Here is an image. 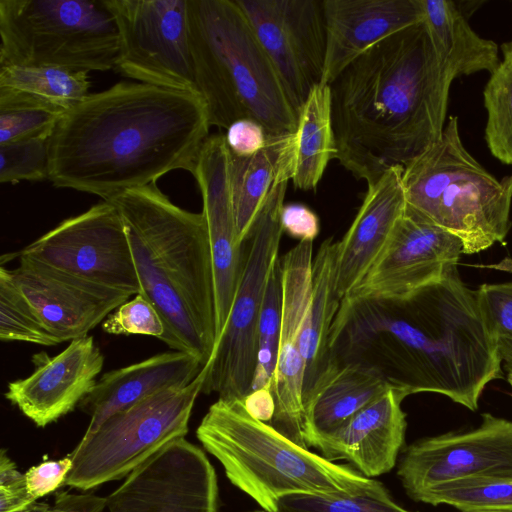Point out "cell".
I'll list each match as a JSON object with an SVG mask.
<instances>
[{
	"mask_svg": "<svg viewBox=\"0 0 512 512\" xmlns=\"http://www.w3.org/2000/svg\"><path fill=\"white\" fill-rule=\"evenodd\" d=\"M329 350L375 369L407 396L438 393L472 411L487 384L503 378L478 291L457 266L403 299L340 303Z\"/></svg>",
	"mask_w": 512,
	"mask_h": 512,
	"instance_id": "1",
	"label": "cell"
},
{
	"mask_svg": "<svg viewBox=\"0 0 512 512\" xmlns=\"http://www.w3.org/2000/svg\"><path fill=\"white\" fill-rule=\"evenodd\" d=\"M210 127L199 95L117 83L63 115L48 139V179L107 201L173 170L193 174Z\"/></svg>",
	"mask_w": 512,
	"mask_h": 512,
	"instance_id": "2",
	"label": "cell"
},
{
	"mask_svg": "<svg viewBox=\"0 0 512 512\" xmlns=\"http://www.w3.org/2000/svg\"><path fill=\"white\" fill-rule=\"evenodd\" d=\"M454 79L424 20L377 43L329 84L334 159L367 185L406 165L440 139Z\"/></svg>",
	"mask_w": 512,
	"mask_h": 512,
	"instance_id": "3",
	"label": "cell"
},
{
	"mask_svg": "<svg viewBox=\"0 0 512 512\" xmlns=\"http://www.w3.org/2000/svg\"><path fill=\"white\" fill-rule=\"evenodd\" d=\"M119 211L141 295L165 327L160 339L205 367L216 347L215 282L203 213L180 208L154 184L107 200Z\"/></svg>",
	"mask_w": 512,
	"mask_h": 512,
	"instance_id": "4",
	"label": "cell"
},
{
	"mask_svg": "<svg viewBox=\"0 0 512 512\" xmlns=\"http://www.w3.org/2000/svg\"><path fill=\"white\" fill-rule=\"evenodd\" d=\"M196 435L229 481L267 512L293 493L391 498L381 482L327 460L256 420L239 399L214 402Z\"/></svg>",
	"mask_w": 512,
	"mask_h": 512,
	"instance_id": "5",
	"label": "cell"
},
{
	"mask_svg": "<svg viewBox=\"0 0 512 512\" xmlns=\"http://www.w3.org/2000/svg\"><path fill=\"white\" fill-rule=\"evenodd\" d=\"M195 81L211 126L240 119L270 136L292 134L297 114L276 70L235 0H188Z\"/></svg>",
	"mask_w": 512,
	"mask_h": 512,
	"instance_id": "6",
	"label": "cell"
},
{
	"mask_svg": "<svg viewBox=\"0 0 512 512\" xmlns=\"http://www.w3.org/2000/svg\"><path fill=\"white\" fill-rule=\"evenodd\" d=\"M402 183L407 206L458 237L464 254L503 242L509 231L512 174L497 179L467 151L457 116L403 166Z\"/></svg>",
	"mask_w": 512,
	"mask_h": 512,
	"instance_id": "7",
	"label": "cell"
},
{
	"mask_svg": "<svg viewBox=\"0 0 512 512\" xmlns=\"http://www.w3.org/2000/svg\"><path fill=\"white\" fill-rule=\"evenodd\" d=\"M0 66L115 69L119 34L105 0H0Z\"/></svg>",
	"mask_w": 512,
	"mask_h": 512,
	"instance_id": "8",
	"label": "cell"
},
{
	"mask_svg": "<svg viewBox=\"0 0 512 512\" xmlns=\"http://www.w3.org/2000/svg\"><path fill=\"white\" fill-rule=\"evenodd\" d=\"M207 366L187 386L150 396L110 416L96 432L83 436L69 455L65 486L88 491L129 475L174 439L185 437Z\"/></svg>",
	"mask_w": 512,
	"mask_h": 512,
	"instance_id": "9",
	"label": "cell"
},
{
	"mask_svg": "<svg viewBox=\"0 0 512 512\" xmlns=\"http://www.w3.org/2000/svg\"><path fill=\"white\" fill-rule=\"evenodd\" d=\"M288 181H275L242 243L240 278L225 328L207 366L202 393L243 400L257 365V330L267 281L278 261L283 230L280 213Z\"/></svg>",
	"mask_w": 512,
	"mask_h": 512,
	"instance_id": "10",
	"label": "cell"
},
{
	"mask_svg": "<svg viewBox=\"0 0 512 512\" xmlns=\"http://www.w3.org/2000/svg\"><path fill=\"white\" fill-rule=\"evenodd\" d=\"M105 2L119 34L117 71L141 83L199 95L189 42L188 0Z\"/></svg>",
	"mask_w": 512,
	"mask_h": 512,
	"instance_id": "11",
	"label": "cell"
},
{
	"mask_svg": "<svg viewBox=\"0 0 512 512\" xmlns=\"http://www.w3.org/2000/svg\"><path fill=\"white\" fill-rule=\"evenodd\" d=\"M19 256L130 296L141 293L122 218L109 201L63 220Z\"/></svg>",
	"mask_w": 512,
	"mask_h": 512,
	"instance_id": "12",
	"label": "cell"
},
{
	"mask_svg": "<svg viewBox=\"0 0 512 512\" xmlns=\"http://www.w3.org/2000/svg\"><path fill=\"white\" fill-rule=\"evenodd\" d=\"M272 62L298 115L322 83L326 55L323 0H235Z\"/></svg>",
	"mask_w": 512,
	"mask_h": 512,
	"instance_id": "13",
	"label": "cell"
},
{
	"mask_svg": "<svg viewBox=\"0 0 512 512\" xmlns=\"http://www.w3.org/2000/svg\"><path fill=\"white\" fill-rule=\"evenodd\" d=\"M219 488L204 451L172 440L136 467L107 496L108 512H218Z\"/></svg>",
	"mask_w": 512,
	"mask_h": 512,
	"instance_id": "14",
	"label": "cell"
},
{
	"mask_svg": "<svg viewBox=\"0 0 512 512\" xmlns=\"http://www.w3.org/2000/svg\"><path fill=\"white\" fill-rule=\"evenodd\" d=\"M462 253L458 237L406 206L385 250L340 303L406 298L442 279Z\"/></svg>",
	"mask_w": 512,
	"mask_h": 512,
	"instance_id": "15",
	"label": "cell"
},
{
	"mask_svg": "<svg viewBox=\"0 0 512 512\" xmlns=\"http://www.w3.org/2000/svg\"><path fill=\"white\" fill-rule=\"evenodd\" d=\"M397 475L411 499L435 485L470 477L512 478V421L482 414L470 431L413 442L403 452Z\"/></svg>",
	"mask_w": 512,
	"mask_h": 512,
	"instance_id": "16",
	"label": "cell"
},
{
	"mask_svg": "<svg viewBox=\"0 0 512 512\" xmlns=\"http://www.w3.org/2000/svg\"><path fill=\"white\" fill-rule=\"evenodd\" d=\"M313 242L299 241L279 259L282 315L272 393L275 414L270 422L278 432L308 448L303 436L305 361L302 336L312 298Z\"/></svg>",
	"mask_w": 512,
	"mask_h": 512,
	"instance_id": "17",
	"label": "cell"
},
{
	"mask_svg": "<svg viewBox=\"0 0 512 512\" xmlns=\"http://www.w3.org/2000/svg\"><path fill=\"white\" fill-rule=\"evenodd\" d=\"M10 274L43 326L59 343L88 336L131 297L24 257Z\"/></svg>",
	"mask_w": 512,
	"mask_h": 512,
	"instance_id": "18",
	"label": "cell"
},
{
	"mask_svg": "<svg viewBox=\"0 0 512 512\" xmlns=\"http://www.w3.org/2000/svg\"><path fill=\"white\" fill-rule=\"evenodd\" d=\"M224 134L205 140L193 172L201 191L211 248L216 306V344L227 323L237 290L243 250L238 242Z\"/></svg>",
	"mask_w": 512,
	"mask_h": 512,
	"instance_id": "19",
	"label": "cell"
},
{
	"mask_svg": "<svg viewBox=\"0 0 512 512\" xmlns=\"http://www.w3.org/2000/svg\"><path fill=\"white\" fill-rule=\"evenodd\" d=\"M35 356L34 372L10 382L4 395L36 426L45 427L73 411L93 390L104 356L89 335L53 357Z\"/></svg>",
	"mask_w": 512,
	"mask_h": 512,
	"instance_id": "20",
	"label": "cell"
},
{
	"mask_svg": "<svg viewBox=\"0 0 512 512\" xmlns=\"http://www.w3.org/2000/svg\"><path fill=\"white\" fill-rule=\"evenodd\" d=\"M407 395L393 387L370 402L334 432L313 440L321 456L344 460L372 478L391 471L403 448L407 428L401 403Z\"/></svg>",
	"mask_w": 512,
	"mask_h": 512,
	"instance_id": "21",
	"label": "cell"
},
{
	"mask_svg": "<svg viewBox=\"0 0 512 512\" xmlns=\"http://www.w3.org/2000/svg\"><path fill=\"white\" fill-rule=\"evenodd\" d=\"M323 6L326 84L383 39L424 20L422 0H323Z\"/></svg>",
	"mask_w": 512,
	"mask_h": 512,
	"instance_id": "22",
	"label": "cell"
},
{
	"mask_svg": "<svg viewBox=\"0 0 512 512\" xmlns=\"http://www.w3.org/2000/svg\"><path fill=\"white\" fill-rule=\"evenodd\" d=\"M402 174L403 166L396 165L368 185L351 226L337 242L335 289L340 301L378 260L405 212Z\"/></svg>",
	"mask_w": 512,
	"mask_h": 512,
	"instance_id": "23",
	"label": "cell"
},
{
	"mask_svg": "<svg viewBox=\"0 0 512 512\" xmlns=\"http://www.w3.org/2000/svg\"><path fill=\"white\" fill-rule=\"evenodd\" d=\"M203 368L197 357L172 351L104 373L78 406L90 416L84 436L96 432L116 412L162 391L187 386Z\"/></svg>",
	"mask_w": 512,
	"mask_h": 512,
	"instance_id": "24",
	"label": "cell"
},
{
	"mask_svg": "<svg viewBox=\"0 0 512 512\" xmlns=\"http://www.w3.org/2000/svg\"><path fill=\"white\" fill-rule=\"evenodd\" d=\"M391 386L375 369L331 357L303 396V436L307 447L340 428Z\"/></svg>",
	"mask_w": 512,
	"mask_h": 512,
	"instance_id": "25",
	"label": "cell"
},
{
	"mask_svg": "<svg viewBox=\"0 0 512 512\" xmlns=\"http://www.w3.org/2000/svg\"><path fill=\"white\" fill-rule=\"evenodd\" d=\"M335 154L331 89L319 83L298 112L296 130L283 150L275 181L292 180L297 189L314 190Z\"/></svg>",
	"mask_w": 512,
	"mask_h": 512,
	"instance_id": "26",
	"label": "cell"
},
{
	"mask_svg": "<svg viewBox=\"0 0 512 512\" xmlns=\"http://www.w3.org/2000/svg\"><path fill=\"white\" fill-rule=\"evenodd\" d=\"M424 22L441 59L453 75L492 73L500 63L498 45L479 36L456 2L422 0Z\"/></svg>",
	"mask_w": 512,
	"mask_h": 512,
	"instance_id": "27",
	"label": "cell"
},
{
	"mask_svg": "<svg viewBox=\"0 0 512 512\" xmlns=\"http://www.w3.org/2000/svg\"><path fill=\"white\" fill-rule=\"evenodd\" d=\"M336 254L337 242L328 238L321 244L313 261L312 298L302 336V355L306 366L304 393L331 358L329 337L341 302L335 289Z\"/></svg>",
	"mask_w": 512,
	"mask_h": 512,
	"instance_id": "28",
	"label": "cell"
},
{
	"mask_svg": "<svg viewBox=\"0 0 512 512\" xmlns=\"http://www.w3.org/2000/svg\"><path fill=\"white\" fill-rule=\"evenodd\" d=\"M291 135H269L265 147L249 157H238L229 152V184L240 245L276 180L278 165Z\"/></svg>",
	"mask_w": 512,
	"mask_h": 512,
	"instance_id": "29",
	"label": "cell"
},
{
	"mask_svg": "<svg viewBox=\"0 0 512 512\" xmlns=\"http://www.w3.org/2000/svg\"><path fill=\"white\" fill-rule=\"evenodd\" d=\"M89 87L85 71L51 66H0V90L26 95L66 112L89 95Z\"/></svg>",
	"mask_w": 512,
	"mask_h": 512,
	"instance_id": "30",
	"label": "cell"
},
{
	"mask_svg": "<svg viewBox=\"0 0 512 512\" xmlns=\"http://www.w3.org/2000/svg\"><path fill=\"white\" fill-rule=\"evenodd\" d=\"M415 501L452 506L461 512H512L511 477H470L444 482L418 494Z\"/></svg>",
	"mask_w": 512,
	"mask_h": 512,
	"instance_id": "31",
	"label": "cell"
},
{
	"mask_svg": "<svg viewBox=\"0 0 512 512\" xmlns=\"http://www.w3.org/2000/svg\"><path fill=\"white\" fill-rule=\"evenodd\" d=\"M502 60L483 90L485 141L501 163L512 165V40L501 45Z\"/></svg>",
	"mask_w": 512,
	"mask_h": 512,
	"instance_id": "32",
	"label": "cell"
},
{
	"mask_svg": "<svg viewBox=\"0 0 512 512\" xmlns=\"http://www.w3.org/2000/svg\"><path fill=\"white\" fill-rule=\"evenodd\" d=\"M65 113L26 95L0 90V145L49 138Z\"/></svg>",
	"mask_w": 512,
	"mask_h": 512,
	"instance_id": "33",
	"label": "cell"
},
{
	"mask_svg": "<svg viewBox=\"0 0 512 512\" xmlns=\"http://www.w3.org/2000/svg\"><path fill=\"white\" fill-rule=\"evenodd\" d=\"M281 315L282 281L278 259L270 272L259 316L257 365L252 390L268 388L272 391L278 356Z\"/></svg>",
	"mask_w": 512,
	"mask_h": 512,
	"instance_id": "34",
	"label": "cell"
},
{
	"mask_svg": "<svg viewBox=\"0 0 512 512\" xmlns=\"http://www.w3.org/2000/svg\"><path fill=\"white\" fill-rule=\"evenodd\" d=\"M0 339L43 346L59 344L43 326L5 267L0 268Z\"/></svg>",
	"mask_w": 512,
	"mask_h": 512,
	"instance_id": "35",
	"label": "cell"
},
{
	"mask_svg": "<svg viewBox=\"0 0 512 512\" xmlns=\"http://www.w3.org/2000/svg\"><path fill=\"white\" fill-rule=\"evenodd\" d=\"M249 512H267L263 509ZM272 512H412L392 498L293 493L281 497Z\"/></svg>",
	"mask_w": 512,
	"mask_h": 512,
	"instance_id": "36",
	"label": "cell"
},
{
	"mask_svg": "<svg viewBox=\"0 0 512 512\" xmlns=\"http://www.w3.org/2000/svg\"><path fill=\"white\" fill-rule=\"evenodd\" d=\"M48 139L36 137L0 145V182L48 179Z\"/></svg>",
	"mask_w": 512,
	"mask_h": 512,
	"instance_id": "37",
	"label": "cell"
},
{
	"mask_svg": "<svg viewBox=\"0 0 512 512\" xmlns=\"http://www.w3.org/2000/svg\"><path fill=\"white\" fill-rule=\"evenodd\" d=\"M477 291L495 336L498 354L506 371L512 375V280L483 284Z\"/></svg>",
	"mask_w": 512,
	"mask_h": 512,
	"instance_id": "38",
	"label": "cell"
},
{
	"mask_svg": "<svg viewBox=\"0 0 512 512\" xmlns=\"http://www.w3.org/2000/svg\"><path fill=\"white\" fill-rule=\"evenodd\" d=\"M113 335H147L161 339L164 323L156 308L141 294L135 295L113 311L102 323Z\"/></svg>",
	"mask_w": 512,
	"mask_h": 512,
	"instance_id": "39",
	"label": "cell"
},
{
	"mask_svg": "<svg viewBox=\"0 0 512 512\" xmlns=\"http://www.w3.org/2000/svg\"><path fill=\"white\" fill-rule=\"evenodd\" d=\"M36 502L29 494L21 473L6 450L0 453V512H18Z\"/></svg>",
	"mask_w": 512,
	"mask_h": 512,
	"instance_id": "40",
	"label": "cell"
},
{
	"mask_svg": "<svg viewBox=\"0 0 512 512\" xmlns=\"http://www.w3.org/2000/svg\"><path fill=\"white\" fill-rule=\"evenodd\" d=\"M72 468V459L67 457L47 460L30 467L24 474L29 494L36 501L56 491L64 482Z\"/></svg>",
	"mask_w": 512,
	"mask_h": 512,
	"instance_id": "41",
	"label": "cell"
},
{
	"mask_svg": "<svg viewBox=\"0 0 512 512\" xmlns=\"http://www.w3.org/2000/svg\"><path fill=\"white\" fill-rule=\"evenodd\" d=\"M229 152L238 157H249L267 144L269 135L264 127L251 119L233 122L224 134Z\"/></svg>",
	"mask_w": 512,
	"mask_h": 512,
	"instance_id": "42",
	"label": "cell"
},
{
	"mask_svg": "<svg viewBox=\"0 0 512 512\" xmlns=\"http://www.w3.org/2000/svg\"><path fill=\"white\" fill-rule=\"evenodd\" d=\"M283 233L299 241H311L318 236L320 225L317 215L307 206L299 203L284 204L280 213Z\"/></svg>",
	"mask_w": 512,
	"mask_h": 512,
	"instance_id": "43",
	"label": "cell"
},
{
	"mask_svg": "<svg viewBox=\"0 0 512 512\" xmlns=\"http://www.w3.org/2000/svg\"><path fill=\"white\" fill-rule=\"evenodd\" d=\"M107 509V497L92 493L72 494L68 491L56 493L53 505L47 512H104Z\"/></svg>",
	"mask_w": 512,
	"mask_h": 512,
	"instance_id": "44",
	"label": "cell"
},
{
	"mask_svg": "<svg viewBox=\"0 0 512 512\" xmlns=\"http://www.w3.org/2000/svg\"><path fill=\"white\" fill-rule=\"evenodd\" d=\"M242 402L250 416L270 424L275 414V399L270 389L252 390Z\"/></svg>",
	"mask_w": 512,
	"mask_h": 512,
	"instance_id": "45",
	"label": "cell"
},
{
	"mask_svg": "<svg viewBox=\"0 0 512 512\" xmlns=\"http://www.w3.org/2000/svg\"><path fill=\"white\" fill-rule=\"evenodd\" d=\"M49 507H50V505L45 502H42V503L34 502L29 507H27L21 511H18V512H47Z\"/></svg>",
	"mask_w": 512,
	"mask_h": 512,
	"instance_id": "46",
	"label": "cell"
},
{
	"mask_svg": "<svg viewBox=\"0 0 512 512\" xmlns=\"http://www.w3.org/2000/svg\"><path fill=\"white\" fill-rule=\"evenodd\" d=\"M508 382L512 388V375L511 374H508Z\"/></svg>",
	"mask_w": 512,
	"mask_h": 512,
	"instance_id": "47",
	"label": "cell"
}]
</instances>
